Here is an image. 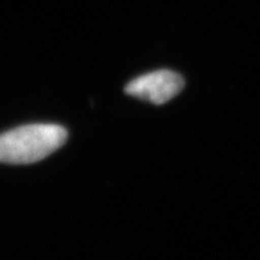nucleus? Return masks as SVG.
<instances>
[{"label":"nucleus","mask_w":260,"mask_h":260,"mask_svg":"<svg viewBox=\"0 0 260 260\" xmlns=\"http://www.w3.org/2000/svg\"><path fill=\"white\" fill-rule=\"evenodd\" d=\"M183 86L185 80L179 73L161 69L132 80L125 86V93L155 105H161L174 99L183 89Z\"/></svg>","instance_id":"2"},{"label":"nucleus","mask_w":260,"mask_h":260,"mask_svg":"<svg viewBox=\"0 0 260 260\" xmlns=\"http://www.w3.org/2000/svg\"><path fill=\"white\" fill-rule=\"evenodd\" d=\"M68 132L57 123H29L0 134V162L29 165L62 146Z\"/></svg>","instance_id":"1"}]
</instances>
